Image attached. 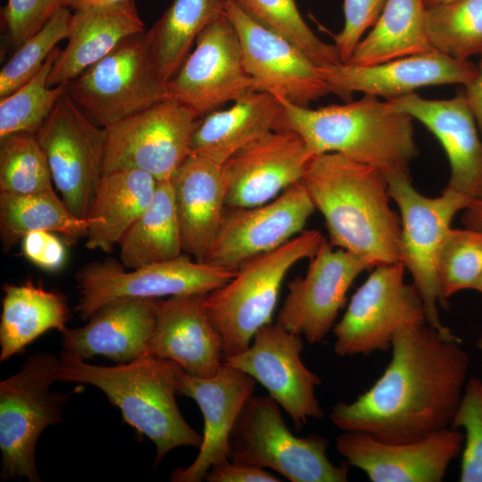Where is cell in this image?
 <instances>
[{
    "label": "cell",
    "mask_w": 482,
    "mask_h": 482,
    "mask_svg": "<svg viewBox=\"0 0 482 482\" xmlns=\"http://www.w3.org/2000/svg\"><path fill=\"white\" fill-rule=\"evenodd\" d=\"M392 358L372 386L329 413L342 431L407 442L452 425L466 384L469 356L461 341L427 323L406 328L392 341Z\"/></svg>",
    "instance_id": "obj_1"
},
{
    "label": "cell",
    "mask_w": 482,
    "mask_h": 482,
    "mask_svg": "<svg viewBox=\"0 0 482 482\" xmlns=\"http://www.w3.org/2000/svg\"><path fill=\"white\" fill-rule=\"evenodd\" d=\"M322 214L332 246L370 270L400 262L401 218L389 204L386 177L337 153L313 156L301 180Z\"/></svg>",
    "instance_id": "obj_2"
},
{
    "label": "cell",
    "mask_w": 482,
    "mask_h": 482,
    "mask_svg": "<svg viewBox=\"0 0 482 482\" xmlns=\"http://www.w3.org/2000/svg\"><path fill=\"white\" fill-rule=\"evenodd\" d=\"M277 97L282 112L276 129L295 132L312 157L337 153L378 170L386 179L409 174L419 154L414 119L389 101L364 95L354 102L311 109Z\"/></svg>",
    "instance_id": "obj_3"
},
{
    "label": "cell",
    "mask_w": 482,
    "mask_h": 482,
    "mask_svg": "<svg viewBox=\"0 0 482 482\" xmlns=\"http://www.w3.org/2000/svg\"><path fill=\"white\" fill-rule=\"evenodd\" d=\"M57 381L88 384L102 390L124 421L155 445L157 464L179 446L200 447L203 436L181 415L175 395L181 369L166 359L144 355L125 363L100 366L60 353Z\"/></svg>",
    "instance_id": "obj_4"
},
{
    "label": "cell",
    "mask_w": 482,
    "mask_h": 482,
    "mask_svg": "<svg viewBox=\"0 0 482 482\" xmlns=\"http://www.w3.org/2000/svg\"><path fill=\"white\" fill-rule=\"evenodd\" d=\"M323 236L307 229L280 247L241 265L234 277L204 296L206 312L219 332L224 356L246 349L256 332L271 323L279 291L290 269L318 250Z\"/></svg>",
    "instance_id": "obj_5"
},
{
    "label": "cell",
    "mask_w": 482,
    "mask_h": 482,
    "mask_svg": "<svg viewBox=\"0 0 482 482\" xmlns=\"http://www.w3.org/2000/svg\"><path fill=\"white\" fill-rule=\"evenodd\" d=\"M279 407L270 395L249 398L230 435L229 460L270 468L292 482L347 481L348 466L329 461L327 439L295 436Z\"/></svg>",
    "instance_id": "obj_6"
},
{
    "label": "cell",
    "mask_w": 482,
    "mask_h": 482,
    "mask_svg": "<svg viewBox=\"0 0 482 482\" xmlns=\"http://www.w3.org/2000/svg\"><path fill=\"white\" fill-rule=\"evenodd\" d=\"M389 195L401 218L400 262L411 273L424 303L426 321L442 336L461 341L439 318L438 304L445 301L438 279V260L454 216L472 202L447 187L436 197L420 194L410 174L387 179Z\"/></svg>",
    "instance_id": "obj_7"
},
{
    "label": "cell",
    "mask_w": 482,
    "mask_h": 482,
    "mask_svg": "<svg viewBox=\"0 0 482 482\" xmlns=\"http://www.w3.org/2000/svg\"><path fill=\"white\" fill-rule=\"evenodd\" d=\"M59 357L45 352L29 356L21 370L0 383L1 477L39 482L35 461L41 433L62 421L66 396L51 391Z\"/></svg>",
    "instance_id": "obj_8"
},
{
    "label": "cell",
    "mask_w": 482,
    "mask_h": 482,
    "mask_svg": "<svg viewBox=\"0 0 482 482\" xmlns=\"http://www.w3.org/2000/svg\"><path fill=\"white\" fill-rule=\"evenodd\" d=\"M66 92L97 125L108 128L167 98L147 31L124 39L66 84Z\"/></svg>",
    "instance_id": "obj_9"
},
{
    "label": "cell",
    "mask_w": 482,
    "mask_h": 482,
    "mask_svg": "<svg viewBox=\"0 0 482 482\" xmlns=\"http://www.w3.org/2000/svg\"><path fill=\"white\" fill-rule=\"evenodd\" d=\"M236 271L183 254L136 269H127L112 259L92 262L75 275L76 312L87 320L104 304L120 298L207 295L229 281Z\"/></svg>",
    "instance_id": "obj_10"
},
{
    "label": "cell",
    "mask_w": 482,
    "mask_h": 482,
    "mask_svg": "<svg viewBox=\"0 0 482 482\" xmlns=\"http://www.w3.org/2000/svg\"><path fill=\"white\" fill-rule=\"evenodd\" d=\"M401 262L379 265L353 295L332 331L335 353L342 357L387 351L401 330L427 323L415 286L404 282Z\"/></svg>",
    "instance_id": "obj_11"
},
{
    "label": "cell",
    "mask_w": 482,
    "mask_h": 482,
    "mask_svg": "<svg viewBox=\"0 0 482 482\" xmlns=\"http://www.w3.org/2000/svg\"><path fill=\"white\" fill-rule=\"evenodd\" d=\"M61 197L86 219L104 175L106 130L94 122L65 91L37 132Z\"/></svg>",
    "instance_id": "obj_12"
},
{
    "label": "cell",
    "mask_w": 482,
    "mask_h": 482,
    "mask_svg": "<svg viewBox=\"0 0 482 482\" xmlns=\"http://www.w3.org/2000/svg\"><path fill=\"white\" fill-rule=\"evenodd\" d=\"M196 120L187 106L164 99L105 128L104 174L136 169L158 181L171 179L191 154Z\"/></svg>",
    "instance_id": "obj_13"
},
{
    "label": "cell",
    "mask_w": 482,
    "mask_h": 482,
    "mask_svg": "<svg viewBox=\"0 0 482 482\" xmlns=\"http://www.w3.org/2000/svg\"><path fill=\"white\" fill-rule=\"evenodd\" d=\"M175 75L166 83L167 98L196 118L254 90L237 31L226 12L204 28Z\"/></svg>",
    "instance_id": "obj_14"
},
{
    "label": "cell",
    "mask_w": 482,
    "mask_h": 482,
    "mask_svg": "<svg viewBox=\"0 0 482 482\" xmlns=\"http://www.w3.org/2000/svg\"><path fill=\"white\" fill-rule=\"evenodd\" d=\"M303 347L301 336L276 322L261 328L244 351L223 357L262 384L298 428L324 415L315 395L321 381L303 362Z\"/></svg>",
    "instance_id": "obj_15"
},
{
    "label": "cell",
    "mask_w": 482,
    "mask_h": 482,
    "mask_svg": "<svg viewBox=\"0 0 482 482\" xmlns=\"http://www.w3.org/2000/svg\"><path fill=\"white\" fill-rule=\"evenodd\" d=\"M314 211L302 181L263 204L227 207L204 262L237 270L247 261L280 247L303 231Z\"/></svg>",
    "instance_id": "obj_16"
},
{
    "label": "cell",
    "mask_w": 482,
    "mask_h": 482,
    "mask_svg": "<svg viewBox=\"0 0 482 482\" xmlns=\"http://www.w3.org/2000/svg\"><path fill=\"white\" fill-rule=\"evenodd\" d=\"M309 259L304 276L287 284L276 322L317 344L333 328L353 281L370 267L354 254L332 246L325 237Z\"/></svg>",
    "instance_id": "obj_17"
},
{
    "label": "cell",
    "mask_w": 482,
    "mask_h": 482,
    "mask_svg": "<svg viewBox=\"0 0 482 482\" xmlns=\"http://www.w3.org/2000/svg\"><path fill=\"white\" fill-rule=\"evenodd\" d=\"M241 46L254 90L309 107L330 93L316 65L294 44L249 17L234 0H223Z\"/></svg>",
    "instance_id": "obj_18"
},
{
    "label": "cell",
    "mask_w": 482,
    "mask_h": 482,
    "mask_svg": "<svg viewBox=\"0 0 482 482\" xmlns=\"http://www.w3.org/2000/svg\"><path fill=\"white\" fill-rule=\"evenodd\" d=\"M464 436L445 428L421 438L389 442L359 431H343L337 439L338 453L373 482H440L460 454Z\"/></svg>",
    "instance_id": "obj_19"
},
{
    "label": "cell",
    "mask_w": 482,
    "mask_h": 482,
    "mask_svg": "<svg viewBox=\"0 0 482 482\" xmlns=\"http://www.w3.org/2000/svg\"><path fill=\"white\" fill-rule=\"evenodd\" d=\"M312 158L295 132L273 129L266 133L222 164L227 207L270 202L302 180Z\"/></svg>",
    "instance_id": "obj_20"
},
{
    "label": "cell",
    "mask_w": 482,
    "mask_h": 482,
    "mask_svg": "<svg viewBox=\"0 0 482 482\" xmlns=\"http://www.w3.org/2000/svg\"><path fill=\"white\" fill-rule=\"evenodd\" d=\"M256 380L223 362L217 374L198 378L179 370L177 393L192 398L204 417L203 440L194 461L173 470L174 482H200L210 468L229 460L230 435L245 404L253 395Z\"/></svg>",
    "instance_id": "obj_21"
},
{
    "label": "cell",
    "mask_w": 482,
    "mask_h": 482,
    "mask_svg": "<svg viewBox=\"0 0 482 482\" xmlns=\"http://www.w3.org/2000/svg\"><path fill=\"white\" fill-rule=\"evenodd\" d=\"M319 71L330 93L350 102L353 92L389 100L427 86H466L476 77L478 66L434 51L368 66L341 62L319 67Z\"/></svg>",
    "instance_id": "obj_22"
},
{
    "label": "cell",
    "mask_w": 482,
    "mask_h": 482,
    "mask_svg": "<svg viewBox=\"0 0 482 482\" xmlns=\"http://www.w3.org/2000/svg\"><path fill=\"white\" fill-rule=\"evenodd\" d=\"M205 295L160 299L147 355L172 361L198 378L219 372L223 365L222 340L204 308Z\"/></svg>",
    "instance_id": "obj_23"
},
{
    "label": "cell",
    "mask_w": 482,
    "mask_h": 482,
    "mask_svg": "<svg viewBox=\"0 0 482 482\" xmlns=\"http://www.w3.org/2000/svg\"><path fill=\"white\" fill-rule=\"evenodd\" d=\"M387 101L421 122L440 142L451 170L446 187L472 201L482 198V139L465 96L429 100L412 93Z\"/></svg>",
    "instance_id": "obj_24"
},
{
    "label": "cell",
    "mask_w": 482,
    "mask_h": 482,
    "mask_svg": "<svg viewBox=\"0 0 482 482\" xmlns=\"http://www.w3.org/2000/svg\"><path fill=\"white\" fill-rule=\"evenodd\" d=\"M160 299L120 298L104 304L86 325L61 333V352L84 361L102 355L116 363L147 355Z\"/></svg>",
    "instance_id": "obj_25"
},
{
    "label": "cell",
    "mask_w": 482,
    "mask_h": 482,
    "mask_svg": "<svg viewBox=\"0 0 482 482\" xmlns=\"http://www.w3.org/2000/svg\"><path fill=\"white\" fill-rule=\"evenodd\" d=\"M171 181L183 251L204 262L227 209L222 165L190 154Z\"/></svg>",
    "instance_id": "obj_26"
},
{
    "label": "cell",
    "mask_w": 482,
    "mask_h": 482,
    "mask_svg": "<svg viewBox=\"0 0 482 482\" xmlns=\"http://www.w3.org/2000/svg\"><path fill=\"white\" fill-rule=\"evenodd\" d=\"M145 30L134 0L75 10L68 43L53 64L47 85L55 87L76 79L124 39Z\"/></svg>",
    "instance_id": "obj_27"
},
{
    "label": "cell",
    "mask_w": 482,
    "mask_h": 482,
    "mask_svg": "<svg viewBox=\"0 0 482 482\" xmlns=\"http://www.w3.org/2000/svg\"><path fill=\"white\" fill-rule=\"evenodd\" d=\"M281 112L277 96L267 92H249L230 107L196 120L191 154L222 165L237 151L276 129Z\"/></svg>",
    "instance_id": "obj_28"
},
{
    "label": "cell",
    "mask_w": 482,
    "mask_h": 482,
    "mask_svg": "<svg viewBox=\"0 0 482 482\" xmlns=\"http://www.w3.org/2000/svg\"><path fill=\"white\" fill-rule=\"evenodd\" d=\"M158 180L136 169L103 175L86 220V247L110 253L151 203Z\"/></svg>",
    "instance_id": "obj_29"
},
{
    "label": "cell",
    "mask_w": 482,
    "mask_h": 482,
    "mask_svg": "<svg viewBox=\"0 0 482 482\" xmlns=\"http://www.w3.org/2000/svg\"><path fill=\"white\" fill-rule=\"evenodd\" d=\"M0 320V362L21 353L46 331L67 328L70 318L65 297L28 280L3 288Z\"/></svg>",
    "instance_id": "obj_30"
},
{
    "label": "cell",
    "mask_w": 482,
    "mask_h": 482,
    "mask_svg": "<svg viewBox=\"0 0 482 482\" xmlns=\"http://www.w3.org/2000/svg\"><path fill=\"white\" fill-rule=\"evenodd\" d=\"M119 246L120 263L127 269L170 261L183 254L171 179L158 181L151 203L123 235Z\"/></svg>",
    "instance_id": "obj_31"
},
{
    "label": "cell",
    "mask_w": 482,
    "mask_h": 482,
    "mask_svg": "<svg viewBox=\"0 0 482 482\" xmlns=\"http://www.w3.org/2000/svg\"><path fill=\"white\" fill-rule=\"evenodd\" d=\"M426 8L424 0H386L377 22L345 63L368 66L436 51L427 34Z\"/></svg>",
    "instance_id": "obj_32"
},
{
    "label": "cell",
    "mask_w": 482,
    "mask_h": 482,
    "mask_svg": "<svg viewBox=\"0 0 482 482\" xmlns=\"http://www.w3.org/2000/svg\"><path fill=\"white\" fill-rule=\"evenodd\" d=\"M87 222L74 215L52 189L17 195L0 192V237L4 250L12 249L28 233H59L70 243L86 237Z\"/></svg>",
    "instance_id": "obj_33"
},
{
    "label": "cell",
    "mask_w": 482,
    "mask_h": 482,
    "mask_svg": "<svg viewBox=\"0 0 482 482\" xmlns=\"http://www.w3.org/2000/svg\"><path fill=\"white\" fill-rule=\"evenodd\" d=\"M224 12L223 0H173L147 30L155 65L166 83L190 53L199 33Z\"/></svg>",
    "instance_id": "obj_34"
},
{
    "label": "cell",
    "mask_w": 482,
    "mask_h": 482,
    "mask_svg": "<svg viewBox=\"0 0 482 482\" xmlns=\"http://www.w3.org/2000/svg\"><path fill=\"white\" fill-rule=\"evenodd\" d=\"M432 47L459 60L482 53V0H453L426 8Z\"/></svg>",
    "instance_id": "obj_35"
},
{
    "label": "cell",
    "mask_w": 482,
    "mask_h": 482,
    "mask_svg": "<svg viewBox=\"0 0 482 482\" xmlns=\"http://www.w3.org/2000/svg\"><path fill=\"white\" fill-rule=\"evenodd\" d=\"M60 51L56 47L30 80L0 99V139L21 133L36 135L44 125L66 91L67 83L55 87L47 85Z\"/></svg>",
    "instance_id": "obj_36"
},
{
    "label": "cell",
    "mask_w": 482,
    "mask_h": 482,
    "mask_svg": "<svg viewBox=\"0 0 482 482\" xmlns=\"http://www.w3.org/2000/svg\"><path fill=\"white\" fill-rule=\"evenodd\" d=\"M260 25L283 37L319 67L341 63L335 45L321 41L308 27L295 0H234Z\"/></svg>",
    "instance_id": "obj_37"
},
{
    "label": "cell",
    "mask_w": 482,
    "mask_h": 482,
    "mask_svg": "<svg viewBox=\"0 0 482 482\" xmlns=\"http://www.w3.org/2000/svg\"><path fill=\"white\" fill-rule=\"evenodd\" d=\"M53 179L36 135L0 139V192L25 195L52 189Z\"/></svg>",
    "instance_id": "obj_38"
},
{
    "label": "cell",
    "mask_w": 482,
    "mask_h": 482,
    "mask_svg": "<svg viewBox=\"0 0 482 482\" xmlns=\"http://www.w3.org/2000/svg\"><path fill=\"white\" fill-rule=\"evenodd\" d=\"M71 14L68 7H60L44 27L15 50L0 71V99L30 80L57 44L68 38Z\"/></svg>",
    "instance_id": "obj_39"
},
{
    "label": "cell",
    "mask_w": 482,
    "mask_h": 482,
    "mask_svg": "<svg viewBox=\"0 0 482 482\" xmlns=\"http://www.w3.org/2000/svg\"><path fill=\"white\" fill-rule=\"evenodd\" d=\"M482 275V229H451L438 260V279L445 301L453 295L473 289Z\"/></svg>",
    "instance_id": "obj_40"
},
{
    "label": "cell",
    "mask_w": 482,
    "mask_h": 482,
    "mask_svg": "<svg viewBox=\"0 0 482 482\" xmlns=\"http://www.w3.org/2000/svg\"><path fill=\"white\" fill-rule=\"evenodd\" d=\"M451 428L465 432L459 480L482 482L481 378L472 377L466 382Z\"/></svg>",
    "instance_id": "obj_41"
},
{
    "label": "cell",
    "mask_w": 482,
    "mask_h": 482,
    "mask_svg": "<svg viewBox=\"0 0 482 482\" xmlns=\"http://www.w3.org/2000/svg\"><path fill=\"white\" fill-rule=\"evenodd\" d=\"M62 6V0H7L1 11L6 42L17 50Z\"/></svg>",
    "instance_id": "obj_42"
},
{
    "label": "cell",
    "mask_w": 482,
    "mask_h": 482,
    "mask_svg": "<svg viewBox=\"0 0 482 482\" xmlns=\"http://www.w3.org/2000/svg\"><path fill=\"white\" fill-rule=\"evenodd\" d=\"M386 3V0H344V27L334 36V45L343 63L350 59L365 31L377 22Z\"/></svg>",
    "instance_id": "obj_43"
},
{
    "label": "cell",
    "mask_w": 482,
    "mask_h": 482,
    "mask_svg": "<svg viewBox=\"0 0 482 482\" xmlns=\"http://www.w3.org/2000/svg\"><path fill=\"white\" fill-rule=\"evenodd\" d=\"M21 244L23 255L42 270L56 271L65 263V246L54 232H29L21 238Z\"/></svg>",
    "instance_id": "obj_44"
},
{
    "label": "cell",
    "mask_w": 482,
    "mask_h": 482,
    "mask_svg": "<svg viewBox=\"0 0 482 482\" xmlns=\"http://www.w3.org/2000/svg\"><path fill=\"white\" fill-rule=\"evenodd\" d=\"M204 479L208 482H278L271 473L258 468L230 460L212 465Z\"/></svg>",
    "instance_id": "obj_45"
},
{
    "label": "cell",
    "mask_w": 482,
    "mask_h": 482,
    "mask_svg": "<svg viewBox=\"0 0 482 482\" xmlns=\"http://www.w3.org/2000/svg\"><path fill=\"white\" fill-rule=\"evenodd\" d=\"M476 77L466 85L465 98L474 115L482 139V53Z\"/></svg>",
    "instance_id": "obj_46"
},
{
    "label": "cell",
    "mask_w": 482,
    "mask_h": 482,
    "mask_svg": "<svg viewBox=\"0 0 482 482\" xmlns=\"http://www.w3.org/2000/svg\"><path fill=\"white\" fill-rule=\"evenodd\" d=\"M461 221L466 228L482 229V198L472 201L462 211Z\"/></svg>",
    "instance_id": "obj_47"
},
{
    "label": "cell",
    "mask_w": 482,
    "mask_h": 482,
    "mask_svg": "<svg viewBox=\"0 0 482 482\" xmlns=\"http://www.w3.org/2000/svg\"><path fill=\"white\" fill-rule=\"evenodd\" d=\"M126 0H62V6L71 10H78L91 6L114 4Z\"/></svg>",
    "instance_id": "obj_48"
},
{
    "label": "cell",
    "mask_w": 482,
    "mask_h": 482,
    "mask_svg": "<svg viewBox=\"0 0 482 482\" xmlns=\"http://www.w3.org/2000/svg\"><path fill=\"white\" fill-rule=\"evenodd\" d=\"M450 1H453V0H424L426 7L433 6V5L443 4V3H447Z\"/></svg>",
    "instance_id": "obj_49"
},
{
    "label": "cell",
    "mask_w": 482,
    "mask_h": 482,
    "mask_svg": "<svg viewBox=\"0 0 482 482\" xmlns=\"http://www.w3.org/2000/svg\"><path fill=\"white\" fill-rule=\"evenodd\" d=\"M473 290H477L480 293H482V275L481 277L478 278V280L477 281V283L475 284L474 287H473Z\"/></svg>",
    "instance_id": "obj_50"
},
{
    "label": "cell",
    "mask_w": 482,
    "mask_h": 482,
    "mask_svg": "<svg viewBox=\"0 0 482 482\" xmlns=\"http://www.w3.org/2000/svg\"><path fill=\"white\" fill-rule=\"evenodd\" d=\"M478 348L482 352V337H480L477 342Z\"/></svg>",
    "instance_id": "obj_51"
}]
</instances>
